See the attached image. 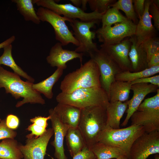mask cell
Here are the masks:
<instances>
[{
    "instance_id": "6da1fadb",
    "label": "cell",
    "mask_w": 159,
    "mask_h": 159,
    "mask_svg": "<svg viewBox=\"0 0 159 159\" xmlns=\"http://www.w3.org/2000/svg\"><path fill=\"white\" fill-rule=\"evenodd\" d=\"M33 84L28 81L22 80L16 74L0 66V88L4 87L6 93H10L16 99L23 98L22 101L17 102L16 105V107L28 103L41 105L45 103L41 93L32 87Z\"/></svg>"
},
{
    "instance_id": "7a4b0ae2",
    "label": "cell",
    "mask_w": 159,
    "mask_h": 159,
    "mask_svg": "<svg viewBox=\"0 0 159 159\" xmlns=\"http://www.w3.org/2000/svg\"><path fill=\"white\" fill-rule=\"evenodd\" d=\"M107 126L106 108L95 106L81 109L78 128L90 149L98 142Z\"/></svg>"
},
{
    "instance_id": "3957f363",
    "label": "cell",
    "mask_w": 159,
    "mask_h": 159,
    "mask_svg": "<svg viewBox=\"0 0 159 159\" xmlns=\"http://www.w3.org/2000/svg\"><path fill=\"white\" fill-rule=\"evenodd\" d=\"M98 66L90 59L80 67L67 74L62 81L60 88L62 92L70 93L80 88L101 87Z\"/></svg>"
},
{
    "instance_id": "277c9868",
    "label": "cell",
    "mask_w": 159,
    "mask_h": 159,
    "mask_svg": "<svg viewBox=\"0 0 159 159\" xmlns=\"http://www.w3.org/2000/svg\"><path fill=\"white\" fill-rule=\"evenodd\" d=\"M56 100L58 103L81 109L95 106L106 108L109 103L107 93L101 87L80 88L68 93L61 92L57 95Z\"/></svg>"
},
{
    "instance_id": "5b68a950",
    "label": "cell",
    "mask_w": 159,
    "mask_h": 159,
    "mask_svg": "<svg viewBox=\"0 0 159 159\" xmlns=\"http://www.w3.org/2000/svg\"><path fill=\"white\" fill-rule=\"evenodd\" d=\"M130 119L131 125L142 126L146 132L159 131V89L141 103Z\"/></svg>"
},
{
    "instance_id": "8992f818",
    "label": "cell",
    "mask_w": 159,
    "mask_h": 159,
    "mask_svg": "<svg viewBox=\"0 0 159 159\" xmlns=\"http://www.w3.org/2000/svg\"><path fill=\"white\" fill-rule=\"evenodd\" d=\"M145 132L144 127L140 125H131L123 128L113 129L107 125L98 142L120 148L128 157L133 143Z\"/></svg>"
},
{
    "instance_id": "52a82bcc",
    "label": "cell",
    "mask_w": 159,
    "mask_h": 159,
    "mask_svg": "<svg viewBox=\"0 0 159 159\" xmlns=\"http://www.w3.org/2000/svg\"><path fill=\"white\" fill-rule=\"evenodd\" d=\"M36 13L40 21H46L52 26L56 39L62 46H66L69 43H72L77 47L79 46V42L69 30L65 23L66 21L69 22L71 19L62 16L42 7L38 8Z\"/></svg>"
},
{
    "instance_id": "ba28073f",
    "label": "cell",
    "mask_w": 159,
    "mask_h": 159,
    "mask_svg": "<svg viewBox=\"0 0 159 159\" xmlns=\"http://www.w3.org/2000/svg\"><path fill=\"white\" fill-rule=\"evenodd\" d=\"M33 3L38 6L49 9L59 15H63L71 19H78L83 22L101 20L104 14L95 11L86 13L81 8L70 3L59 4L53 0H33Z\"/></svg>"
},
{
    "instance_id": "9c48e42d",
    "label": "cell",
    "mask_w": 159,
    "mask_h": 159,
    "mask_svg": "<svg viewBox=\"0 0 159 159\" xmlns=\"http://www.w3.org/2000/svg\"><path fill=\"white\" fill-rule=\"evenodd\" d=\"M99 21L83 22L76 19H71L69 24L73 30V34L79 43V46L74 50L75 52L89 56L98 49L96 43L93 41L96 36V33L91 31L90 29Z\"/></svg>"
},
{
    "instance_id": "30bf717a",
    "label": "cell",
    "mask_w": 159,
    "mask_h": 159,
    "mask_svg": "<svg viewBox=\"0 0 159 159\" xmlns=\"http://www.w3.org/2000/svg\"><path fill=\"white\" fill-rule=\"evenodd\" d=\"M89 56L98 66L101 87L107 92L108 96L110 86L115 80L116 75L122 71L117 64L100 49L93 52Z\"/></svg>"
},
{
    "instance_id": "8fae6325",
    "label": "cell",
    "mask_w": 159,
    "mask_h": 159,
    "mask_svg": "<svg viewBox=\"0 0 159 159\" xmlns=\"http://www.w3.org/2000/svg\"><path fill=\"white\" fill-rule=\"evenodd\" d=\"M159 153V131L145 132L133 142L129 159H147L150 155Z\"/></svg>"
},
{
    "instance_id": "7c38bea8",
    "label": "cell",
    "mask_w": 159,
    "mask_h": 159,
    "mask_svg": "<svg viewBox=\"0 0 159 159\" xmlns=\"http://www.w3.org/2000/svg\"><path fill=\"white\" fill-rule=\"evenodd\" d=\"M136 25L132 21L115 24L113 26L101 27L95 32L100 42L105 45L119 43L135 34Z\"/></svg>"
},
{
    "instance_id": "4fadbf2b",
    "label": "cell",
    "mask_w": 159,
    "mask_h": 159,
    "mask_svg": "<svg viewBox=\"0 0 159 159\" xmlns=\"http://www.w3.org/2000/svg\"><path fill=\"white\" fill-rule=\"evenodd\" d=\"M53 134L52 128H49L37 138L27 135L26 144L19 145L24 159H44L48 143Z\"/></svg>"
},
{
    "instance_id": "5bb4252c",
    "label": "cell",
    "mask_w": 159,
    "mask_h": 159,
    "mask_svg": "<svg viewBox=\"0 0 159 159\" xmlns=\"http://www.w3.org/2000/svg\"><path fill=\"white\" fill-rule=\"evenodd\" d=\"M130 37L120 42L113 44L100 45V49L105 53L119 66L122 72H131L130 62L128 54L131 45Z\"/></svg>"
},
{
    "instance_id": "9a60e30c",
    "label": "cell",
    "mask_w": 159,
    "mask_h": 159,
    "mask_svg": "<svg viewBox=\"0 0 159 159\" xmlns=\"http://www.w3.org/2000/svg\"><path fill=\"white\" fill-rule=\"evenodd\" d=\"M159 87L150 84L138 83L131 85V90L133 91L132 97L127 100L128 107L126 110L125 118L121 125L125 126L133 113L137 110L145 97L148 94L152 92H156Z\"/></svg>"
},
{
    "instance_id": "2e32d148",
    "label": "cell",
    "mask_w": 159,
    "mask_h": 159,
    "mask_svg": "<svg viewBox=\"0 0 159 159\" xmlns=\"http://www.w3.org/2000/svg\"><path fill=\"white\" fill-rule=\"evenodd\" d=\"M62 46V44L58 42L51 47L49 55L46 57L47 63L51 67H56L64 70L67 68V62L76 58H78L82 64L83 54L64 49Z\"/></svg>"
},
{
    "instance_id": "e0dca14e",
    "label": "cell",
    "mask_w": 159,
    "mask_h": 159,
    "mask_svg": "<svg viewBox=\"0 0 159 159\" xmlns=\"http://www.w3.org/2000/svg\"><path fill=\"white\" fill-rule=\"evenodd\" d=\"M49 113L54 135V140L51 143L55 149L54 155L57 159H67L64 153V140L69 127L60 121L53 109H50Z\"/></svg>"
},
{
    "instance_id": "ac0fdd59",
    "label": "cell",
    "mask_w": 159,
    "mask_h": 159,
    "mask_svg": "<svg viewBox=\"0 0 159 159\" xmlns=\"http://www.w3.org/2000/svg\"><path fill=\"white\" fill-rule=\"evenodd\" d=\"M151 1L152 0H145L144 12L136 25L134 35L138 44L156 36L157 30L152 24V18L149 12Z\"/></svg>"
},
{
    "instance_id": "d6986e66",
    "label": "cell",
    "mask_w": 159,
    "mask_h": 159,
    "mask_svg": "<svg viewBox=\"0 0 159 159\" xmlns=\"http://www.w3.org/2000/svg\"><path fill=\"white\" fill-rule=\"evenodd\" d=\"M130 38L131 44L128 56L131 63V72H138L148 68L146 53L143 44L137 43L134 35Z\"/></svg>"
},
{
    "instance_id": "ffe728a7",
    "label": "cell",
    "mask_w": 159,
    "mask_h": 159,
    "mask_svg": "<svg viewBox=\"0 0 159 159\" xmlns=\"http://www.w3.org/2000/svg\"><path fill=\"white\" fill-rule=\"evenodd\" d=\"M81 109L74 106L58 103L53 109L60 121L69 127L77 128L80 120Z\"/></svg>"
},
{
    "instance_id": "44dd1931",
    "label": "cell",
    "mask_w": 159,
    "mask_h": 159,
    "mask_svg": "<svg viewBox=\"0 0 159 159\" xmlns=\"http://www.w3.org/2000/svg\"><path fill=\"white\" fill-rule=\"evenodd\" d=\"M128 107L127 101L110 102L106 108L107 125L113 129L120 128V121Z\"/></svg>"
},
{
    "instance_id": "7402d4cb",
    "label": "cell",
    "mask_w": 159,
    "mask_h": 159,
    "mask_svg": "<svg viewBox=\"0 0 159 159\" xmlns=\"http://www.w3.org/2000/svg\"><path fill=\"white\" fill-rule=\"evenodd\" d=\"M131 83L115 80L111 84L109 90L110 102H124L128 100L130 92Z\"/></svg>"
},
{
    "instance_id": "603a6c76",
    "label": "cell",
    "mask_w": 159,
    "mask_h": 159,
    "mask_svg": "<svg viewBox=\"0 0 159 159\" xmlns=\"http://www.w3.org/2000/svg\"><path fill=\"white\" fill-rule=\"evenodd\" d=\"M90 149L96 159H116L123 156L128 157L125 152L121 149L99 142L94 145Z\"/></svg>"
},
{
    "instance_id": "cb8c5ba5",
    "label": "cell",
    "mask_w": 159,
    "mask_h": 159,
    "mask_svg": "<svg viewBox=\"0 0 159 159\" xmlns=\"http://www.w3.org/2000/svg\"><path fill=\"white\" fill-rule=\"evenodd\" d=\"M65 137L68 149L72 157L86 146L84 138L78 127H69Z\"/></svg>"
},
{
    "instance_id": "d4e9b609",
    "label": "cell",
    "mask_w": 159,
    "mask_h": 159,
    "mask_svg": "<svg viewBox=\"0 0 159 159\" xmlns=\"http://www.w3.org/2000/svg\"><path fill=\"white\" fill-rule=\"evenodd\" d=\"M19 145L14 139L2 140L0 143V159H22Z\"/></svg>"
},
{
    "instance_id": "484cf974",
    "label": "cell",
    "mask_w": 159,
    "mask_h": 159,
    "mask_svg": "<svg viewBox=\"0 0 159 159\" xmlns=\"http://www.w3.org/2000/svg\"><path fill=\"white\" fill-rule=\"evenodd\" d=\"M64 70L57 68L54 73L46 79L38 83L32 85L33 88L40 93L43 94L48 99H51L53 97L52 87L62 75Z\"/></svg>"
},
{
    "instance_id": "4316f807",
    "label": "cell",
    "mask_w": 159,
    "mask_h": 159,
    "mask_svg": "<svg viewBox=\"0 0 159 159\" xmlns=\"http://www.w3.org/2000/svg\"><path fill=\"white\" fill-rule=\"evenodd\" d=\"M12 45L10 44L3 48V53L0 57V65L3 64L9 67L14 71V73L33 83L34 81V79L24 72L14 61L12 55Z\"/></svg>"
},
{
    "instance_id": "83f0119b",
    "label": "cell",
    "mask_w": 159,
    "mask_h": 159,
    "mask_svg": "<svg viewBox=\"0 0 159 159\" xmlns=\"http://www.w3.org/2000/svg\"><path fill=\"white\" fill-rule=\"evenodd\" d=\"M159 72V65H158L138 72H132L129 71L122 72L116 75L115 79L116 80L131 82L138 79L153 76Z\"/></svg>"
},
{
    "instance_id": "f1b7e54d",
    "label": "cell",
    "mask_w": 159,
    "mask_h": 159,
    "mask_svg": "<svg viewBox=\"0 0 159 159\" xmlns=\"http://www.w3.org/2000/svg\"><path fill=\"white\" fill-rule=\"evenodd\" d=\"M16 4L17 9L26 21H31L38 24L41 21L33 6L32 0H12Z\"/></svg>"
},
{
    "instance_id": "f546056e",
    "label": "cell",
    "mask_w": 159,
    "mask_h": 159,
    "mask_svg": "<svg viewBox=\"0 0 159 159\" xmlns=\"http://www.w3.org/2000/svg\"><path fill=\"white\" fill-rule=\"evenodd\" d=\"M101 21L102 27L111 26L117 23L131 21L122 15L119 10L113 7L109 8L103 15Z\"/></svg>"
},
{
    "instance_id": "4dcf8cb0",
    "label": "cell",
    "mask_w": 159,
    "mask_h": 159,
    "mask_svg": "<svg viewBox=\"0 0 159 159\" xmlns=\"http://www.w3.org/2000/svg\"><path fill=\"white\" fill-rule=\"evenodd\" d=\"M110 6L123 11L125 14L126 17L136 25L138 20L133 7L132 0H119Z\"/></svg>"
},
{
    "instance_id": "1f68e13d",
    "label": "cell",
    "mask_w": 159,
    "mask_h": 159,
    "mask_svg": "<svg viewBox=\"0 0 159 159\" xmlns=\"http://www.w3.org/2000/svg\"><path fill=\"white\" fill-rule=\"evenodd\" d=\"M115 0H88L90 9L100 14H104L110 8V6L114 3Z\"/></svg>"
},
{
    "instance_id": "d6a6232c",
    "label": "cell",
    "mask_w": 159,
    "mask_h": 159,
    "mask_svg": "<svg viewBox=\"0 0 159 159\" xmlns=\"http://www.w3.org/2000/svg\"><path fill=\"white\" fill-rule=\"evenodd\" d=\"M143 45L146 52L148 63L151 57L159 52V39L155 37L143 42Z\"/></svg>"
},
{
    "instance_id": "836d02e7",
    "label": "cell",
    "mask_w": 159,
    "mask_h": 159,
    "mask_svg": "<svg viewBox=\"0 0 159 159\" xmlns=\"http://www.w3.org/2000/svg\"><path fill=\"white\" fill-rule=\"evenodd\" d=\"M17 135L16 131L7 126L5 119L1 120L0 122V140L6 138L14 139Z\"/></svg>"
},
{
    "instance_id": "e575fe53",
    "label": "cell",
    "mask_w": 159,
    "mask_h": 159,
    "mask_svg": "<svg viewBox=\"0 0 159 159\" xmlns=\"http://www.w3.org/2000/svg\"><path fill=\"white\" fill-rule=\"evenodd\" d=\"M149 12L151 18L153 20V26L156 30H159V8L152 2V0L149 6Z\"/></svg>"
},
{
    "instance_id": "d590c367",
    "label": "cell",
    "mask_w": 159,
    "mask_h": 159,
    "mask_svg": "<svg viewBox=\"0 0 159 159\" xmlns=\"http://www.w3.org/2000/svg\"><path fill=\"white\" fill-rule=\"evenodd\" d=\"M72 157V159H96L91 149L87 146Z\"/></svg>"
},
{
    "instance_id": "8d00e7d4",
    "label": "cell",
    "mask_w": 159,
    "mask_h": 159,
    "mask_svg": "<svg viewBox=\"0 0 159 159\" xmlns=\"http://www.w3.org/2000/svg\"><path fill=\"white\" fill-rule=\"evenodd\" d=\"M131 85L138 83L150 84L159 87V75L152 76L138 79L131 82Z\"/></svg>"
},
{
    "instance_id": "74e56055",
    "label": "cell",
    "mask_w": 159,
    "mask_h": 159,
    "mask_svg": "<svg viewBox=\"0 0 159 159\" xmlns=\"http://www.w3.org/2000/svg\"><path fill=\"white\" fill-rule=\"evenodd\" d=\"M133 7L139 19L142 16L145 10V0H132Z\"/></svg>"
},
{
    "instance_id": "f35d334b",
    "label": "cell",
    "mask_w": 159,
    "mask_h": 159,
    "mask_svg": "<svg viewBox=\"0 0 159 159\" xmlns=\"http://www.w3.org/2000/svg\"><path fill=\"white\" fill-rule=\"evenodd\" d=\"M5 119L6 125L9 128L14 130L18 127L19 120L16 115L13 114L8 115Z\"/></svg>"
},
{
    "instance_id": "ab89813d",
    "label": "cell",
    "mask_w": 159,
    "mask_h": 159,
    "mask_svg": "<svg viewBox=\"0 0 159 159\" xmlns=\"http://www.w3.org/2000/svg\"><path fill=\"white\" fill-rule=\"evenodd\" d=\"M50 116L47 117L38 116L35 117L30 119V122L40 126L46 128L47 125V121L50 120Z\"/></svg>"
},
{
    "instance_id": "60d3db41",
    "label": "cell",
    "mask_w": 159,
    "mask_h": 159,
    "mask_svg": "<svg viewBox=\"0 0 159 159\" xmlns=\"http://www.w3.org/2000/svg\"><path fill=\"white\" fill-rule=\"evenodd\" d=\"M158 65H159V52L152 56L148 63V67Z\"/></svg>"
},
{
    "instance_id": "b9f144b4",
    "label": "cell",
    "mask_w": 159,
    "mask_h": 159,
    "mask_svg": "<svg viewBox=\"0 0 159 159\" xmlns=\"http://www.w3.org/2000/svg\"><path fill=\"white\" fill-rule=\"evenodd\" d=\"M15 39V36H12L5 41L0 43V49L2 48H4V47L11 44L14 41Z\"/></svg>"
},
{
    "instance_id": "7bdbcfd3",
    "label": "cell",
    "mask_w": 159,
    "mask_h": 159,
    "mask_svg": "<svg viewBox=\"0 0 159 159\" xmlns=\"http://www.w3.org/2000/svg\"><path fill=\"white\" fill-rule=\"evenodd\" d=\"M70 1L74 4V5L77 7L81 6L82 1L81 0H70Z\"/></svg>"
},
{
    "instance_id": "ee69618b",
    "label": "cell",
    "mask_w": 159,
    "mask_h": 159,
    "mask_svg": "<svg viewBox=\"0 0 159 159\" xmlns=\"http://www.w3.org/2000/svg\"><path fill=\"white\" fill-rule=\"evenodd\" d=\"M88 0H81V9L84 11H85L87 8V4L88 3Z\"/></svg>"
},
{
    "instance_id": "f6af8a7d",
    "label": "cell",
    "mask_w": 159,
    "mask_h": 159,
    "mask_svg": "<svg viewBox=\"0 0 159 159\" xmlns=\"http://www.w3.org/2000/svg\"><path fill=\"white\" fill-rule=\"evenodd\" d=\"M152 2L158 7L159 8V0H152Z\"/></svg>"
},
{
    "instance_id": "bcb514c9",
    "label": "cell",
    "mask_w": 159,
    "mask_h": 159,
    "mask_svg": "<svg viewBox=\"0 0 159 159\" xmlns=\"http://www.w3.org/2000/svg\"><path fill=\"white\" fill-rule=\"evenodd\" d=\"M115 159H129V158L127 156H123L120 157Z\"/></svg>"
},
{
    "instance_id": "7dc6e473",
    "label": "cell",
    "mask_w": 159,
    "mask_h": 159,
    "mask_svg": "<svg viewBox=\"0 0 159 159\" xmlns=\"http://www.w3.org/2000/svg\"><path fill=\"white\" fill-rule=\"evenodd\" d=\"M155 159H159V157L158 155L155 156Z\"/></svg>"
},
{
    "instance_id": "c3c4849f",
    "label": "cell",
    "mask_w": 159,
    "mask_h": 159,
    "mask_svg": "<svg viewBox=\"0 0 159 159\" xmlns=\"http://www.w3.org/2000/svg\"><path fill=\"white\" fill-rule=\"evenodd\" d=\"M1 119L0 118V122H1Z\"/></svg>"
}]
</instances>
